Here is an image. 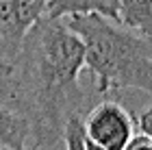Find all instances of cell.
I'll return each mask as SVG.
<instances>
[{
	"instance_id": "obj_1",
	"label": "cell",
	"mask_w": 152,
	"mask_h": 150,
	"mask_svg": "<svg viewBox=\"0 0 152 150\" xmlns=\"http://www.w3.org/2000/svg\"><path fill=\"white\" fill-rule=\"evenodd\" d=\"M85 44L65 18H41L11 59L2 105L28 115L33 146H63V126L80 111Z\"/></svg>"
},
{
	"instance_id": "obj_2",
	"label": "cell",
	"mask_w": 152,
	"mask_h": 150,
	"mask_svg": "<svg viewBox=\"0 0 152 150\" xmlns=\"http://www.w3.org/2000/svg\"><path fill=\"white\" fill-rule=\"evenodd\" d=\"M65 20L85 44V67L100 96L122 89L152 94V39L100 13Z\"/></svg>"
},
{
	"instance_id": "obj_3",
	"label": "cell",
	"mask_w": 152,
	"mask_h": 150,
	"mask_svg": "<svg viewBox=\"0 0 152 150\" xmlns=\"http://www.w3.org/2000/svg\"><path fill=\"white\" fill-rule=\"evenodd\" d=\"M85 128L96 150H126L137 120L122 102L102 100L85 113Z\"/></svg>"
},
{
	"instance_id": "obj_4",
	"label": "cell",
	"mask_w": 152,
	"mask_h": 150,
	"mask_svg": "<svg viewBox=\"0 0 152 150\" xmlns=\"http://www.w3.org/2000/svg\"><path fill=\"white\" fill-rule=\"evenodd\" d=\"M35 141L33 122L24 111L15 107L0 105V150L7 148H26Z\"/></svg>"
},
{
	"instance_id": "obj_5",
	"label": "cell",
	"mask_w": 152,
	"mask_h": 150,
	"mask_svg": "<svg viewBox=\"0 0 152 150\" xmlns=\"http://www.w3.org/2000/svg\"><path fill=\"white\" fill-rule=\"evenodd\" d=\"M83 13H100L117 22L120 0H48L46 18H67Z\"/></svg>"
},
{
	"instance_id": "obj_6",
	"label": "cell",
	"mask_w": 152,
	"mask_h": 150,
	"mask_svg": "<svg viewBox=\"0 0 152 150\" xmlns=\"http://www.w3.org/2000/svg\"><path fill=\"white\" fill-rule=\"evenodd\" d=\"M18 4L20 0H0V42L9 52V59L18 54L26 37L18 22Z\"/></svg>"
},
{
	"instance_id": "obj_7",
	"label": "cell",
	"mask_w": 152,
	"mask_h": 150,
	"mask_svg": "<svg viewBox=\"0 0 152 150\" xmlns=\"http://www.w3.org/2000/svg\"><path fill=\"white\" fill-rule=\"evenodd\" d=\"M117 22L152 39V0H120Z\"/></svg>"
},
{
	"instance_id": "obj_8",
	"label": "cell",
	"mask_w": 152,
	"mask_h": 150,
	"mask_svg": "<svg viewBox=\"0 0 152 150\" xmlns=\"http://www.w3.org/2000/svg\"><path fill=\"white\" fill-rule=\"evenodd\" d=\"M63 148H70V150L94 148V141L89 139L87 128H85V115H83L80 111L72 113L70 118L65 120V126H63Z\"/></svg>"
},
{
	"instance_id": "obj_9",
	"label": "cell",
	"mask_w": 152,
	"mask_h": 150,
	"mask_svg": "<svg viewBox=\"0 0 152 150\" xmlns=\"http://www.w3.org/2000/svg\"><path fill=\"white\" fill-rule=\"evenodd\" d=\"M126 150H152V137H148L146 133H135L133 137H130Z\"/></svg>"
},
{
	"instance_id": "obj_10",
	"label": "cell",
	"mask_w": 152,
	"mask_h": 150,
	"mask_svg": "<svg viewBox=\"0 0 152 150\" xmlns=\"http://www.w3.org/2000/svg\"><path fill=\"white\" fill-rule=\"evenodd\" d=\"M137 128L141 133H146L148 137H152V105L143 109V113L137 118Z\"/></svg>"
}]
</instances>
